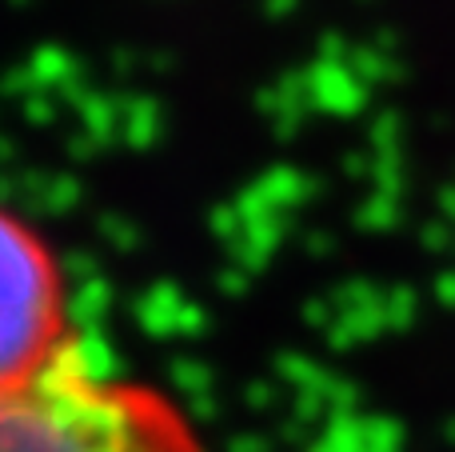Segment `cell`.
<instances>
[{"label":"cell","instance_id":"cell-2","mask_svg":"<svg viewBox=\"0 0 455 452\" xmlns=\"http://www.w3.org/2000/svg\"><path fill=\"white\" fill-rule=\"evenodd\" d=\"M68 349L60 269L44 240L0 208V397L40 381Z\"/></svg>","mask_w":455,"mask_h":452},{"label":"cell","instance_id":"cell-1","mask_svg":"<svg viewBox=\"0 0 455 452\" xmlns=\"http://www.w3.org/2000/svg\"><path fill=\"white\" fill-rule=\"evenodd\" d=\"M0 452H200L148 389L96 376L72 344L40 381L0 397Z\"/></svg>","mask_w":455,"mask_h":452}]
</instances>
